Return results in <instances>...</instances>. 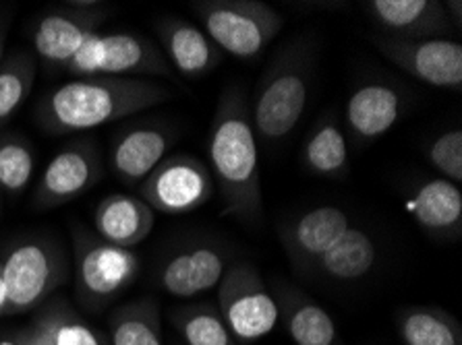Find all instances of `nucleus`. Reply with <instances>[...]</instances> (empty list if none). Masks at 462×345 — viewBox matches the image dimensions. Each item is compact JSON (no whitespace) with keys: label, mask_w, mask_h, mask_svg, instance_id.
<instances>
[{"label":"nucleus","mask_w":462,"mask_h":345,"mask_svg":"<svg viewBox=\"0 0 462 345\" xmlns=\"http://www.w3.org/2000/svg\"><path fill=\"white\" fill-rule=\"evenodd\" d=\"M214 180L204 159L191 153L164 158L142 185L139 199L153 211L166 215H183L204 207L214 195Z\"/></svg>","instance_id":"obj_9"},{"label":"nucleus","mask_w":462,"mask_h":345,"mask_svg":"<svg viewBox=\"0 0 462 345\" xmlns=\"http://www.w3.org/2000/svg\"><path fill=\"white\" fill-rule=\"evenodd\" d=\"M377 260L374 238L361 228H348L330 249L315 259L307 273L334 284H353L367 277Z\"/></svg>","instance_id":"obj_22"},{"label":"nucleus","mask_w":462,"mask_h":345,"mask_svg":"<svg viewBox=\"0 0 462 345\" xmlns=\"http://www.w3.org/2000/svg\"><path fill=\"white\" fill-rule=\"evenodd\" d=\"M218 313L236 343H255L278 325L274 295L254 265L228 267L218 286Z\"/></svg>","instance_id":"obj_8"},{"label":"nucleus","mask_w":462,"mask_h":345,"mask_svg":"<svg viewBox=\"0 0 462 345\" xmlns=\"http://www.w3.org/2000/svg\"><path fill=\"white\" fill-rule=\"evenodd\" d=\"M36 319L44 327L51 345H110L106 337L89 327L86 321H81L62 302L46 308Z\"/></svg>","instance_id":"obj_29"},{"label":"nucleus","mask_w":462,"mask_h":345,"mask_svg":"<svg viewBox=\"0 0 462 345\" xmlns=\"http://www.w3.org/2000/svg\"><path fill=\"white\" fill-rule=\"evenodd\" d=\"M226 252L216 244H193L174 252L160 269V286L174 298L214 290L226 273Z\"/></svg>","instance_id":"obj_16"},{"label":"nucleus","mask_w":462,"mask_h":345,"mask_svg":"<svg viewBox=\"0 0 462 345\" xmlns=\"http://www.w3.org/2000/svg\"><path fill=\"white\" fill-rule=\"evenodd\" d=\"M65 70L79 75V79L83 77H121V79L168 77L171 79L172 77L166 56L152 40L123 32H97L92 35Z\"/></svg>","instance_id":"obj_6"},{"label":"nucleus","mask_w":462,"mask_h":345,"mask_svg":"<svg viewBox=\"0 0 462 345\" xmlns=\"http://www.w3.org/2000/svg\"><path fill=\"white\" fill-rule=\"evenodd\" d=\"M208 156L224 211L241 223L257 225L263 215L257 137L247 97L239 87H226L220 95L208 137Z\"/></svg>","instance_id":"obj_1"},{"label":"nucleus","mask_w":462,"mask_h":345,"mask_svg":"<svg viewBox=\"0 0 462 345\" xmlns=\"http://www.w3.org/2000/svg\"><path fill=\"white\" fill-rule=\"evenodd\" d=\"M0 345H19L17 337H13V340H0Z\"/></svg>","instance_id":"obj_35"},{"label":"nucleus","mask_w":462,"mask_h":345,"mask_svg":"<svg viewBox=\"0 0 462 345\" xmlns=\"http://www.w3.org/2000/svg\"><path fill=\"white\" fill-rule=\"evenodd\" d=\"M348 228L351 217L345 211L334 205H321L286 223L280 238L291 265L299 273H307L313 260L324 255Z\"/></svg>","instance_id":"obj_15"},{"label":"nucleus","mask_w":462,"mask_h":345,"mask_svg":"<svg viewBox=\"0 0 462 345\" xmlns=\"http://www.w3.org/2000/svg\"><path fill=\"white\" fill-rule=\"evenodd\" d=\"M278 316L295 345H342L338 327L318 302L295 286L278 284Z\"/></svg>","instance_id":"obj_21"},{"label":"nucleus","mask_w":462,"mask_h":345,"mask_svg":"<svg viewBox=\"0 0 462 345\" xmlns=\"http://www.w3.org/2000/svg\"><path fill=\"white\" fill-rule=\"evenodd\" d=\"M3 56H5V32L3 27H0V62H3Z\"/></svg>","instance_id":"obj_34"},{"label":"nucleus","mask_w":462,"mask_h":345,"mask_svg":"<svg viewBox=\"0 0 462 345\" xmlns=\"http://www.w3.org/2000/svg\"><path fill=\"white\" fill-rule=\"evenodd\" d=\"M33 170L36 156L27 139L17 132L0 137V193H23L33 178Z\"/></svg>","instance_id":"obj_28"},{"label":"nucleus","mask_w":462,"mask_h":345,"mask_svg":"<svg viewBox=\"0 0 462 345\" xmlns=\"http://www.w3.org/2000/svg\"><path fill=\"white\" fill-rule=\"evenodd\" d=\"M36 83V59L17 50L0 62V129L30 97Z\"/></svg>","instance_id":"obj_26"},{"label":"nucleus","mask_w":462,"mask_h":345,"mask_svg":"<svg viewBox=\"0 0 462 345\" xmlns=\"http://www.w3.org/2000/svg\"><path fill=\"white\" fill-rule=\"evenodd\" d=\"M396 331L404 345H462V327L457 316L430 304L398 313Z\"/></svg>","instance_id":"obj_24"},{"label":"nucleus","mask_w":462,"mask_h":345,"mask_svg":"<svg viewBox=\"0 0 462 345\" xmlns=\"http://www.w3.org/2000/svg\"><path fill=\"white\" fill-rule=\"evenodd\" d=\"M427 159L446 180L460 186L462 180V131L452 129L439 135L427 150Z\"/></svg>","instance_id":"obj_30"},{"label":"nucleus","mask_w":462,"mask_h":345,"mask_svg":"<svg viewBox=\"0 0 462 345\" xmlns=\"http://www.w3.org/2000/svg\"><path fill=\"white\" fill-rule=\"evenodd\" d=\"M444 9H446L448 19H450L452 27L460 30V25H462V3L460 0H450V3H444Z\"/></svg>","instance_id":"obj_32"},{"label":"nucleus","mask_w":462,"mask_h":345,"mask_svg":"<svg viewBox=\"0 0 462 345\" xmlns=\"http://www.w3.org/2000/svg\"><path fill=\"white\" fill-rule=\"evenodd\" d=\"M318 65V40L292 38L265 67L249 105L257 141L280 143L289 139L305 114L307 97Z\"/></svg>","instance_id":"obj_3"},{"label":"nucleus","mask_w":462,"mask_h":345,"mask_svg":"<svg viewBox=\"0 0 462 345\" xmlns=\"http://www.w3.org/2000/svg\"><path fill=\"white\" fill-rule=\"evenodd\" d=\"M193 11L208 38L239 60L257 59L284 25L276 9L257 0H201Z\"/></svg>","instance_id":"obj_4"},{"label":"nucleus","mask_w":462,"mask_h":345,"mask_svg":"<svg viewBox=\"0 0 462 345\" xmlns=\"http://www.w3.org/2000/svg\"><path fill=\"white\" fill-rule=\"evenodd\" d=\"M171 97V89L156 81L83 77L42 97L36 118L51 135H71L121 121Z\"/></svg>","instance_id":"obj_2"},{"label":"nucleus","mask_w":462,"mask_h":345,"mask_svg":"<svg viewBox=\"0 0 462 345\" xmlns=\"http://www.w3.org/2000/svg\"><path fill=\"white\" fill-rule=\"evenodd\" d=\"M0 314H6V286L3 277V265H0Z\"/></svg>","instance_id":"obj_33"},{"label":"nucleus","mask_w":462,"mask_h":345,"mask_svg":"<svg viewBox=\"0 0 462 345\" xmlns=\"http://www.w3.org/2000/svg\"><path fill=\"white\" fill-rule=\"evenodd\" d=\"M97 3H71L69 9L52 11L42 17L33 32V48L48 68H60L71 62L86 41L100 32L106 11Z\"/></svg>","instance_id":"obj_11"},{"label":"nucleus","mask_w":462,"mask_h":345,"mask_svg":"<svg viewBox=\"0 0 462 345\" xmlns=\"http://www.w3.org/2000/svg\"><path fill=\"white\" fill-rule=\"evenodd\" d=\"M174 143L172 132L160 124H137L116 137L112 145V172L123 185L135 186L162 164Z\"/></svg>","instance_id":"obj_17"},{"label":"nucleus","mask_w":462,"mask_h":345,"mask_svg":"<svg viewBox=\"0 0 462 345\" xmlns=\"http://www.w3.org/2000/svg\"><path fill=\"white\" fill-rule=\"evenodd\" d=\"M303 166L319 178L342 180L351 172V156L345 131L334 114L313 126L303 145Z\"/></svg>","instance_id":"obj_23"},{"label":"nucleus","mask_w":462,"mask_h":345,"mask_svg":"<svg viewBox=\"0 0 462 345\" xmlns=\"http://www.w3.org/2000/svg\"><path fill=\"white\" fill-rule=\"evenodd\" d=\"M172 322L187 345H239L218 308L209 304L180 306L172 313Z\"/></svg>","instance_id":"obj_27"},{"label":"nucleus","mask_w":462,"mask_h":345,"mask_svg":"<svg viewBox=\"0 0 462 345\" xmlns=\"http://www.w3.org/2000/svg\"><path fill=\"white\" fill-rule=\"evenodd\" d=\"M412 220L427 236L439 242H457L462 236V193L446 178L425 180L409 199Z\"/></svg>","instance_id":"obj_19"},{"label":"nucleus","mask_w":462,"mask_h":345,"mask_svg":"<svg viewBox=\"0 0 462 345\" xmlns=\"http://www.w3.org/2000/svg\"><path fill=\"white\" fill-rule=\"evenodd\" d=\"M156 33L168 65L187 79H201L222 65L224 52L189 21L166 17L156 25Z\"/></svg>","instance_id":"obj_18"},{"label":"nucleus","mask_w":462,"mask_h":345,"mask_svg":"<svg viewBox=\"0 0 462 345\" xmlns=\"http://www.w3.org/2000/svg\"><path fill=\"white\" fill-rule=\"evenodd\" d=\"M404 94L392 83L371 81L356 87L346 100L345 126L359 147L369 145L401 121Z\"/></svg>","instance_id":"obj_14"},{"label":"nucleus","mask_w":462,"mask_h":345,"mask_svg":"<svg viewBox=\"0 0 462 345\" xmlns=\"http://www.w3.org/2000/svg\"><path fill=\"white\" fill-rule=\"evenodd\" d=\"M374 44L383 59L427 86L450 91L462 89V46L458 41L448 38L398 40L377 35Z\"/></svg>","instance_id":"obj_10"},{"label":"nucleus","mask_w":462,"mask_h":345,"mask_svg":"<svg viewBox=\"0 0 462 345\" xmlns=\"http://www.w3.org/2000/svg\"><path fill=\"white\" fill-rule=\"evenodd\" d=\"M17 341H19V345H51L46 331L40 325L38 319L33 321L30 327H25L23 331H21V333L17 335Z\"/></svg>","instance_id":"obj_31"},{"label":"nucleus","mask_w":462,"mask_h":345,"mask_svg":"<svg viewBox=\"0 0 462 345\" xmlns=\"http://www.w3.org/2000/svg\"><path fill=\"white\" fill-rule=\"evenodd\" d=\"M156 213L143 199L133 195H108L94 211L96 234L115 246L133 250L152 234Z\"/></svg>","instance_id":"obj_20"},{"label":"nucleus","mask_w":462,"mask_h":345,"mask_svg":"<svg viewBox=\"0 0 462 345\" xmlns=\"http://www.w3.org/2000/svg\"><path fill=\"white\" fill-rule=\"evenodd\" d=\"M102 176L100 151L89 141L67 145L51 159L33 190V205L60 207L88 193Z\"/></svg>","instance_id":"obj_12"},{"label":"nucleus","mask_w":462,"mask_h":345,"mask_svg":"<svg viewBox=\"0 0 462 345\" xmlns=\"http://www.w3.org/2000/svg\"><path fill=\"white\" fill-rule=\"evenodd\" d=\"M110 345H164L156 300H139L112 314Z\"/></svg>","instance_id":"obj_25"},{"label":"nucleus","mask_w":462,"mask_h":345,"mask_svg":"<svg viewBox=\"0 0 462 345\" xmlns=\"http://www.w3.org/2000/svg\"><path fill=\"white\" fill-rule=\"evenodd\" d=\"M0 265L6 286V314L33 311L67 279L62 250L40 238L17 242Z\"/></svg>","instance_id":"obj_7"},{"label":"nucleus","mask_w":462,"mask_h":345,"mask_svg":"<svg viewBox=\"0 0 462 345\" xmlns=\"http://www.w3.org/2000/svg\"><path fill=\"white\" fill-rule=\"evenodd\" d=\"M365 11L383 35L398 40H438L454 30L439 0H369Z\"/></svg>","instance_id":"obj_13"},{"label":"nucleus","mask_w":462,"mask_h":345,"mask_svg":"<svg viewBox=\"0 0 462 345\" xmlns=\"http://www.w3.org/2000/svg\"><path fill=\"white\" fill-rule=\"evenodd\" d=\"M73 255L77 298L94 311L127 290L142 269L135 252L83 230L75 232Z\"/></svg>","instance_id":"obj_5"}]
</instances>
